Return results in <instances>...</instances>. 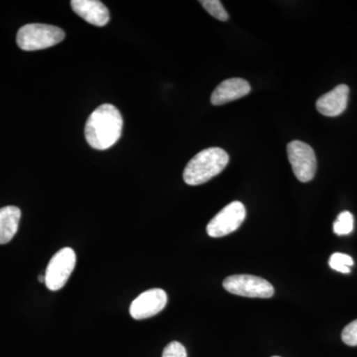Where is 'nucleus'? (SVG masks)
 <instances>
[{
  "instance_id": "obj_11",
  "label": "nucleus",
  "mask_w": 357,
  "mask_h": 357,
  "mask_svg": "<svg viewBox=\"0 0 357 357\" xmlns=\"http://www.w3.org/2000/svg\"><path fill=\"white\" fill-rule=\"evenodd\" d=\"M250 84L245 79L234 77L218 84L211 96L213 105H222L243 98L250 93Z\"/></svg>"
},
{
  "instance_id": "obj_1",
  "label": "nucleus",
  "mask_w": 357,
  "mask_h": 357,
  "mask_svg": "<svg viewBox=\"0 0 357 357\" xmlns=\"http://www.w3.org/2000/svg\"><path fill=\"white\" fill-rule=\"evenodd\" d=\"M123 126L121 112L114 105H100L88 119L84 128L86 142L96 150H107L121 138Z\"/></svg>"
},
{
  "instance_id": "obj_12",
  "label": "nucleus",
  "mask_w": 357,
  "mask_h": 357,
  "mask_svg": "<svg viewBox=\"0 0 357 357\" xmlns=\"http://www.w3.org/2000/svg\"><path fill=\"white\" fill-rule=\"evenodd\" d=\"M21 211L14 206L0 208V245L10 243L20 227Z\"/></svg>"
},
{
  "instance_id": "obj_18",
  "label": "nucleus",
  "mask_w": 357,
  "mask_h": 357,
  "mask_svg": "<svg viewBox=\"0 0 357 357\" xmlns=\"http://www.w3.org/2000/svg\"><path fill=\"white\" fill-rule=\"evenodd\" d=\"M273 357H280V356H273Z\"/></svg>"
},
{
  "instance_id": "obj_6",
  "label": "nucleus",
  "mask_w": 357,
  "mask_h": 357,
  "mask_svg": "<svg viewBox=\"0 0 357 357\" xmlns=\"http://www.w3.org/2000/svg\"><path fill=\"white\" fill-rule=\"evenodd\" d=\"M288 158L298 180L307 183L314 178L317 172V158L314 149L307 143L295 140L287 146Z\"/></svg>"
},
{
  "instance_id": "obj_15",
  "label": "nucleus",
  "mask_w": 357,
  "mask_h": 357,
  "mask_svg": "<svg viewBox=\"0 0 357 357\" xmlns=\"http://www.w3.org/2000/svg\"><path fill=\"white\" fill-rule=\"evenodd\" d=\"M202 6L213 17L220 21L229 20V13L225 10L222 2L218 0H202Z\"/></svg>"
},
{
  "instance_id": "obj_10",
  "label": "nucleus",
  "mask_w": 357,
  "mask_h": 357,
  "mask_svg": "<svg viewBox=\"0 0 357 357\" xmlns=\"http://www.w3.org/2000/svg\"><path fill=\"white\" fill-rule=\"evenodd\" d=\"M70 6L75 13L89 24L103 27L109 23V9L98 0H72Z\"/></svg>"
},
{
  "instance_id": "obj_16",
  "label": "nucleus",
  "mask_w": 357,
  "mask_h": 357,
  "mask_svg": "<svg viewBox=\"0 0 357 357\" xmlns=\"http://www.w3.org/2000/svg\"><path fill=\"white\" fill-rule=\"evenodd\" d=\"M342 342L349 347H357V319L349 324L342 333Z\"/></svg>"
},
{
  "instance_id": "obj_5",
  "label": "nucleus",
  "mask_w": 357,
  "mask_h": 357,
  "mask_svg": "<svg viewBox=\"0 0 357 357\" xmlns=\"http://www.w3.org/2000/svg\"><path fill=\"white\" fill-rule=\"evenodd\" d=\"M223 288L230 294L248 298H271L274 287L271 283L253 275H232L223 281Z\"/></svg>"
},
{
  "instance_id": "obj_2",
  "label": "nucleus",
  "mask_w": 357,
  "mask_h": 357,
  "mask_svg": "<svg viewBox=\"0 0 357 357\" xmlns=\"http://www.w3.org/2000/svg\"><path fill=\"white\" fill-rule=\"evenodd\" d=\"M229 162V154L222 148H208L190 160L185 166L183 178L185 184L190 185L204 184L222 173Z\"/></svg>"
},
{
  "instance_id": "obj_17",
  "label": "nucleus",
  "mask_w": 357,
  "mask_h": 357,
  "mask_svg": "<svg viewBox=\"0 0 357 357\" xmlns=\"http://www.w3.org/2000/svg\"><path fill=\"white\" fill-rule=\"evenodd\" d=\"M162 357H188V356L184 345L178 342H172L164 349Z\"/></svg>"
},
{
  "instance_id": "obj_14",
  "label": "nucleus",
  "mask_w": 357,
  "mask_h": 357,
  "mask_svg": "<svg viewBox=\"0 0 357 357\" xmlns=\"http://www.w3.org/2000/svg\"><path fill=\"white\" fill-rule=\"evenodd\" d=\"M331 268L340 273H351V267L354 265V259L351 256L344 255V253H335L331 256L328 261Z\"/></svg>"
},
{
  "instance_id": "obj_4",
  "label": "nucleus",
  "mask_w": 357,
  "mask_h": 357,
  "mask_svg": "<svg viewBox=\"0 0 357 357\" xmlns=\"http://www.w3.org/2000/svg\"><path fill=\"white\" fill-rule=\"evenodd\" d=\"M76 262V253L72 248H65L59 250L51 258L45 272L46 287L50 291H59L64 287L74 271Z\"/></svg>"
},
{
  "instance_id": "obj_13",
  "label": "nucleus",
  "mask_w": 357,
  "mask_h": 357,
  "mask_svg": "<svg viewBox=\"0 0 357 357\" xmlns=\"http://www.w3.org/2000/svg\"><path fill=\"white\" fill-rule=\"evenodd\" d=\"M354 215L349 211H342L333 223V231L337 236H347L354 230Z\"/></svg>"
},
{
  "instance_id": "obj_8",
  "label": "nucleus",
  "mask_w": 357,
  "mask_h": 357,
  "mask_svg": "<svg viewBox=\"0 0 357 357\" xmlns=\"http://www.w3.org/2000/svg\"><path fill=\"white\" fill-rule=\"evenodd\" d=\"M168 302V296L162 289H151L140 294L129 307L134 319H145L159 314Z\"/></svg>"
},
{
  "instance_id": "obj_3",
  "label": "nucleus",
  "mask_w": 357,
  "mask_h": 357,
  "mask_svg": "<svg viewBox=\"0 0 357 357\" xmlns=\"http://www.w3.org/2000/svg\"><path fill=\"white\" fill-rule=\"evenodd\" d=\"M65 39V32L57 26L32 23L21 27L16 42L23 51H37L50 48Z\"/></svg>"
},
{
  "instance_id": "obj_9",
  "label": "nucleus",
  "mask_w": 357,
  "mask_h": 357,
  "mask_svg": "<svg viewBox=\"0 0 357 357\" xmlns=\"http://www.w3.org/2000/svg\"><path fill=\"white\" fill-rule=\"evenodd\" d=\"M349 96V86L347 84H340L317 100V109L319 114L326 116H338L347 109Z\"/></svg>"
},
{
  "instance_id": "obj_7",
  "label": "nucleus",
  "mask_w": 357,
  "mask_h": 357,
  "mask_svg": "<svg viewBox=\"0 0 357 357\" xmlns=\"http://www.w3.org/2000/svg\"><path fill=\"white\" fill-rule=\"evenodd\" d=\"M246 218L245 206L241 202H232L223 208L206 227L211 237H222L232 234L241 227Z\"/></svg>"
}]
</instances>
